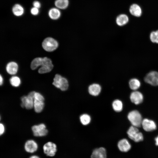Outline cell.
Masks as SVG:
<instances>
[{
    "label": "cell",
    "mask_w": 158,
    "mask_h": 158,
    "mask_svg": "<svg viewBox=\"0 0 158 158\" xmlns=\"http://www.w3.org/2000/svg\"><path fill=\"white\" fill-rule=\"evenodd\" d=\"M117 146L119 150L121 152H127L131 148V145L128 140L125 138L120 140L118 142Z\"/></svg>",
    "instance_id": "cell-13"
},
{
    "label": "cell",
    "mask_w": 158,
    "mask_h": 158,
    "mask_svg": "<svg viewBox=\"0 0 158 158\" xmlns=\"http://www.w3.org/2000/svg\"><path fill=\"white\" fill-rule=\"evenodd\" d=\"M91 158H107L106 151L105 148L99 147L94 149L92 154Z\"/></svg>",
    "instance_id": "cell-15"
},
{
    "label": "cell",
    "mask_w": 158,
    "mask_h": 158,
    "mask_svg": "<svg viewBox=\"0 0 158 158\" xmlns=\"http://www.w3.org/2000/svg\"><path fill=\"white\" fill-rule=\"evenodd\" d=\"M24 147L26 152L32 153L37 151L38 148V145L34 140H29L26 142Z\"/></svg>",
    "instance_id": "cell-11"
},
{
    "label": "cell",
    "mask_w": 158,
    "mask_h": 158,
    "mask_svg": "<svg viewBox=\"0 0 158 158\" xmlns=\"http://www.w3.org/2000/svg\"><path fill=\"white\" fill-rule=\"evenodd\" d=\"M150 38L152 42L158 43V30L152 32L150 34Z\"/></svg>",
    "instance_id": "cell-27"
},
{
    "label": "cell",
    "mask_w": 158,
    "mask_h": 158,
    "mask_svg": "<svg viewBox=\"0 0 158 158\" xmlns=\"http://www.w3.org/2000/svg\"><path fill=\"white\" fill-rule=\"evenodd\" d=\"M88 90L90 95L92 96H97L100 93L102 88L99 84L97 83H93L89 85Z\"/></svg>",
    "instance_id": "cell-16"
},
{
    "label": "cell",
    "mask_w": 158,
    "mask_h": 158,
    "mask_svg": "<svg viewBox=\"0 0 158 158\" xmlns=\"http://www.w3.org/2000/svg\"><path fill=\"white\" fill-rule=\"evenodd\" d=\"M0 85H1L3 84V79L1 75H0Z\"/></svg>",
    "instance_id": "cell-31"
},
{
    "label": "cell",
    "mask_w": 158,
    "mask_h": 158,
    "mask_svg": "<svg viewBox=\"0 0 158 158\" xmlns=\"http://www.w3.org/2000/svg\"><path fill=\"white\" fill-rule=\"evenodd\" d=\"M33 7L39 8L41 6L40 3L37 1H35L33 2Z\"/></svg>",
    "instance_id": "cell-29"
},
{
    "label": "cell",
    "mask_w": 158,
    "mask_h": 158,
    "mask_svg": "<svg viewBox=\"0 0 158 158\" xmlns=\"http://www.w3.org/2000/svg\"><path fill=\"white\" fill-rule=\"evenodd\" d=\"M0 135H3L5 132V127L4 124L1 123L0 124Z\"/></svg>",
    "instance_id": "cell-30"
},
{
    "label": "cell",
    "mask_w": 158,
    "mask_h": 158,
    "mask_svg": "<svg viewBox=\"0 0 158 158\" xmlns=\"http://www.w3.org/2000/svg\"><path fill=\"white\" fill-rule=\"evenodd\" d=\"M43 150L44 153L49 157H53L57 151V146L55 144L48 142L45 143L43 146Z\"/></svg>",
    "instance_id": "cell-9"
},
{
    "label": "cell",
    "mask_w": 158,
    "mask_h": 158,
    "mask_svg": "<svg viewBox=\"0 0 158 158\" xmlns=\"http://www.w3.org/2000/svg\"><path fill=\"white\" fill-rule=\"evenodd\" d=\"M44 49L48 51H52L56 49L58 47L57 42L51 37H47L45 39L42 43Z\"/></svg>",
    "instance_id": "cell-6"
},
{
    "label": "cell",
    "mask_w": 158,
    "mask_h": 158,
    "mask_svg": "<svg viewBox=\"0 0 158 158\" xmlns=\"http://www.w3.org/2000/svg\"><path fill=\"white\" fill-rule=\"evenodd\" d=\"M69 4L68 0H56L54 2L56 7L60 10L66 9L68 7Z\"/></svg>",
    "instance_id": "cell-22"
},
{
    "label": "cell",
    "mask_w": 158,
    "mask_h": 158,
    "mask_svg": "<svg viewBox=\"0 0 158 158\" xmlns=\"http://www.w3.org/2000/svg\"><path fill=\"white\" fill-rule=\"evenodd\" d=\"M128 118L133 126L138 127L142 125V117L138 111L135 110L130 111L128 115Z\"/></svg>",
    "instance_id": "cell-2"
},
{
    "label": "cell",
    "mask_w": 158,
    "mask_h": 158,
    "mask_svg": "<svg viewBox=\"0 0 158 158\" xmlns=\"http://www.w3.org/2000/svg\"><path fill=\"white\" fill-rule=\"evenodd\" d=\"M18 69L17 64L14 62H11L8 63L6 67L7 72L11 75H14L16 73Z\"/></svg>",
    "instance_id": "cell-21"
},
{
    "label": "cell",
    "mask_w": 158,
    "mask_h": 158,
    "mask_svg": "<svg viewBox=\"0 0 158 158\" xmlns=\"http://www.w3.org/2000/svg\"><path fill=\"white\" fill-rule=\"evenodd\" d=\"M144 80L152 85H158V72L155 71L149 72L145 77Z\"/></svg>",
    "instance_id": "cell-10"
},
{
    "label": "cell",
    "mask_w": 158,
    "mask_h": 158,
    "mask_svg": "<svg viewBox=\"0 0 158 158\" xmlns=\"http://www.w3.org/2000/svg\"><path fill=\"white\" fill-rule=\"evenodd\" d=\"M30 13L33 16L38 15L39 13V8L33 7L30 9Z\"/></svg>",
    "instance_id": "cell-28"
},
{
    "label": "cell",
    "mask_w": 158,
    "mask_h": 158,
    "mask_svg": "<svg viewBox=\"0 0 158 158\" xmlns=\"http://www.w3.org/2000/svg\"><path fill=\"white\" fill-rule=\"evenodd\" d=\"M116 23L119 26H123L126 24L129 21V18L126 14H122L119 15L116 18Z\"/></svg>",
    "instance_id": "cell-20"
},
{
    "label": "cell",
    "mask_w": 158,
    "mask_h": 158,
    "mask_svg": "<svg viewBox=\"0 0 158 158\" xmlns=\"http://www.w3.org/2000/svg\"><path fill=\"white\" fill-rule=\"evenodd\" d=\"M91 119L90 115L87 114H82L80 117V122L84 126L89 124L91 122Z\"/></svg>",
    "instance_id": "cell-24"
},
{
    "label": "cell",
    "mask_w": 158,
    "mask_h": 158,
    "mask_svg": "<svg viewBox=\"0 0 158 158\" xmlns=\"http://www.w3.org/2000/svg\"><path fill=\"white\" fill-rule=\"evenodd\" d=\"M40 66L41 67L39 69L38 72L40 74L49 72L54 66L51 60L47 57L42 58Z\"/></svg>",
    "instance_id": "cell-7"
},
{
    "label": "cell",
    "mask_w": 158,
    "mask_h": 158,
    "mask_svg": "<svg viewBox=\"0 0 158 158\" xmlns=\"http://www.w3.org/2000/svg\"><path fill=\"white\" fill-rule=\"evenodd\" d=\"M35 91H32L29 92L27 95L23 96L21 98V106L27 109L33 108L34 96Z\"/></svg>",
    "instance_id": "cell-4"
},
{
    "label": "cell",
    "mask_w": 158,
    "mask_h": 158,
    "mask_svg": "<svg viewBox=\"0 0 158 158\" xmlns=\"http://www.w3.org/2000/svg\"><path fill=\"white\" fill-rule=\"evenodd\" d=\"M11 84L15 87H18L20 84L21 81L20 78L17 76H13L10 80Z\"/></svg>",
    "instance_id": "cell-26"
},
{
    "label": "cell",
    "mask_w": 158,
    "mask_h": 158,
    "mask_svg": "<svg viewBox=\"0 0 158 158\" xmlns=\"http://www.w3.org/2000/svg\"><path fill=\"white\" fill-rule=\"evenodd\" d=\"M143 96L140 92L135 91L132 92L130 96L131 101L135 104L141 103L143 100Z\"/></svg>",
    "instance_id": "cell-14"
},
{
    "label": "cell",
    "mask_w": 158,
    "mask_h": 158,
    "mask_svg": "<svg viewBox=\"0 0 158 158\" xmlns=\"http://www.w3.org/2000/svg\"><path fill=\"white\" fill-rule=\"evenodd\" d=\"M155 145L158 146V136L155 138Z\"/></svg>",
    "instance_id": "cell-32"
},
{
    "label": "cell",
    "mask_w": 158,
    "mask_h": 158,
    "mask_svg": "<svg viewBox=\"0 0 158 158\" xmlns=\"http://www.w3.org/2000/svg\"><path fill=\"white\" fill-rule=\"evenodd\" d=\"M31 129L34 135L36 137L44 136L48 133L46 125L43 123L32 126Z\"/></svg>",
    "instance_id": "cell-8"
},
{
    "label": "cell",
    "mask_w": 158,
    "mask_h": 158,
    "mask_svg": "<svg viewBox=\"0 0 158 158\" xmlns=\"http://www.w3.org/2000/svg\"><path fill=\"white\" fill-rule=\"evenodd\" d=\"M48 15L51 19L56 20L60 17L61 13L60 9L56 7L50 9L48 11Z\"/></svg>",
    "instance_id": "cell-18"
},
{
    "label": "cell",
    "mask_w": 158,
    "mask_h": 158,
    "mask_svg": "<svg viewBox=\"0 0 158 158\" xmlns=\"http://www.w3.org/2000/svg\"><path fill=\"white\" fill-rule=\"evenodd\" d=\"M44 98L40 93L35 92L34 96L33 108L35 111L40 113L43 110L44 106Z\"/></svg>",
    "instance_id": "cell-1"
},
{
    "label": "cell",
    "mask_w": 158,
    "mask_h": 158,
    "mask_svg": "<svg viewBox=\"0 0 158 158\" xmlns=\"http://www.w3.org/2000/svg\"><path fill=\"white\" fill-rule=\"evenodd\" d=\"M52 84L56 88L61 91L66 90L68 87V83L67 80L59 74L55 75Z\"/></svg>",
    "instance_id": "cell-3"
},
{
    "label": "cell",
    "mask_w": 158,
    "mask_h": 158,
    "mask_svg": "<svg viewBox=\"0 0 158 158\" xmlns=\"http://www.w3.org/2000/svg\"><path fill=\"white\" fill-rule=\"evenodd\" d=\"M129 12L132 15L137 17L140 16L142 13L141 8L136 4H133L130 6L129 8Z\"/></svg>",
    "instance_id": "cell-17"
},
{
    "label": "cell",
    "mask_w": 158,
    "mask_h": 158,
    "mask_svg": "<svg viewBox=\"0 0 158 158\" xmlns=\"http://www.w3.org/2000/svg\"><path fill=\"white\" fill-rule=\"evenodd\" d=\"M142 125L144 130L147 132L153 131L156 128L155 123L152 120L147 118L142 120Z\"/></svg>",
    "instance_id": "cell-12"
},
{
    "label": "cell",
    "mask_w": 158,
    "mask_h": 158,
    "mask_svg": "<svg viewBox=\"0 0 158 158\" xmlns=\"http://www.w3.org/2000/svg\"><path fill=\"white\" fill-rule=\"evenodd\" d=\"M112 106L113 110L116 112L121 111L123 108V104L122 101L118 99L115 100L113 101Z\"/></svg>",
    "instance_id": "cell-23"
},
{
    "label": "cell",
    "mask_w": 158,
    "mask_h": 158,
    "mask_svg": "<svg viewBox=\"0 0 158 158\" xmlns=\"http://www.w3.org/2000/svg\"><path fill=\"white\" fill-rule=\"evenodd\" d=\"M29 158H40V157L36 155H33L30 156Z\"/></svg>",
    "instance_id": "cell-33"
},
{
    "label": "cell",
    "mask_w": 158,
    "mask_h": 158,
    "mask_svg": "<svg viewBox=\"0 0 158 158\" xmlns=\"http://www.w3.org/2000/svg\"><path fill=\"white\" fill-rule=\"evenodd\" d=\"M127 133L129 138L135 142H138L143 140V135L137 127L131 126L127 131Z\"/></svg>",
    "instance_id": "cell-5"
},
{
    "label": "cell",
    "mask_w": 158,
    "mask_h": 158,
    "mask_svg": "<svg viewBox=\"0 0 158 158\" xmlns=\"http://www.w3.org/2000/svg\"><path fill=\"white\" fill-rule=\"evenodd\" d=\"M13 14L16 16L19 17L22 16L24 13V9L20 4H15L12 8Z\"/></svg>",
    "instance_id": "cell-19"
},
{
    "label": "cell",
    "mask_w": 158,
    "mask_h": 158,
    "mask_svg": "<svg viewBox=\"0 0 158 158\" xmlns=\"http://www.w3.org/2000/svg\"><path fill=\"white\" fill-rule=\"evenodd\" d=\"M129 83L130 88L133 90L138 89L140 86V81L136 78H134L130 79Z\"/></svg>",
    "instance_id": "cell-25"
}]
</instances>
